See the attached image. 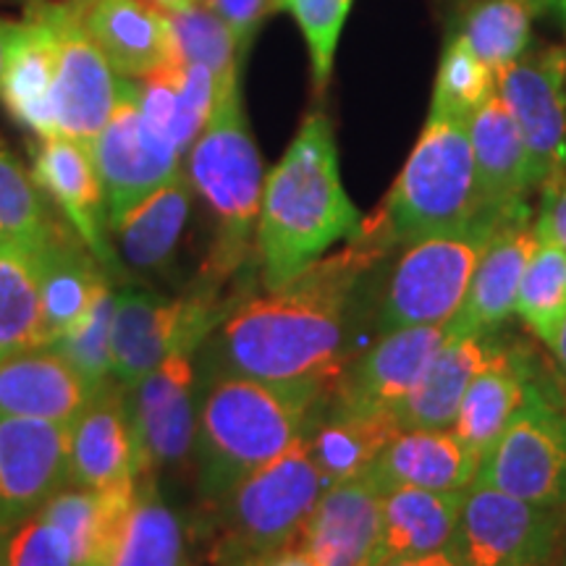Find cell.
I'll return each mask as SVG.
<instances>
[{
  "label": "cell",
  "instance_id": "cell-1",
  "mask_svg": "<svg viewBox=\"0 0 566 566\" xmlns=\"http://www.w3.org/2000/svg\"><path fill=\"white\" fill-rule=\"evenodd\" d=\"M388 252L363 226L342 252L323 254L265 294L247 296L221 323L218 370L265 384H334L354 294Z\"/></svg>",
  "mask_w": 566,
  "mask_h": 566
},
{
  "label": "cell",
  "instance_id": "cell-2",
  "mask_svg": "<svg viewBox=\"0 0 566 566\" xmlns=\"http://www.w3.org/2000/svg\"><path fill=\"white\" fill-rule=\"evenodd\" d=\"M363 223L346 195L334 126L325 113H310L281 160L265 174L254 226L263 286L275 289L294 279L331 247L359 233Z\"/></svg>",
  "mask_w": 566,
  "mask_h": 566
},
{
  "label": "cell",
  "instance_id": "cell-3",
  "mask_svg": "<svg viewBox=\"0 0 566 566\" xmlns=\"http://www.w3.org/2000/svg\"><path fill=\"white\" fill-rule=\"evenodd\" d=\"M331 386L265 384L216 370L200 391L195 438L197 488L205 504L292 449Z\"/></svg>",
  "mask_w": 566,
  "mask_h": 566
},
{
  "label": "cell",
  "instance_id": "cell-4",
  "mask_svg": "<svg viewBox=\"0 0 566 566\" xmlns=\"http://www.w3.org/2000/svg\"><path fill=\"white\" fill-rule=\"evenodd\" d=\"M184 174L216 221V242L202 275L226 281L250 258L265 184L263 158L247 124L242 82L218 97L210 122L189 147Z\"/></svg>",
  "mask_w": 566,
  "mask_h": 566
},
{
  "label": "cell",
  "instance_id": "cell-5",
  "mask_svg": "<svg viewBox=\"0 0 566 566\" xmlns=\"http://www.w3.org/2000/svg\"><path fill=\"white\" fill-rule=\"evenodd\" d=\"M478 212L470 122L428 113L420 139L396 176L391 192L375 218L363 226L386 250H394L459 229Z\"/></svg>",
  "mask_w": 566,
  "mask_h": 566
},
{
  "label": "cell",
  "instance_id": "cell-6",
  "mask_svg": "<svg viewBox=\"0 0 566 566\" xmlns=\"http://www.w3.org/2000/svg\"><path fill=\"white\" fill-rule=\"evenodd\" d=\"M323 491L321 472L300 438L279 459L205 504L216 525L212 558L221 566H233L265 562L292 548Z\"/></svg>",
  "mask_w": 566,
  "mask_h": 566
},
{
  "label": "cell",
  "instance_id": "cell-7",
  "mask_svg": "<svg viewBox=\"0 0 566 566\" xmlns=\"http://www.w3.org/2000/svg\"><path fill=\"white\" fill-rule=\"evenodd\" d=\"M499 218L478 212L459 229L405 244L380 304V334L449 323L462 307L472 273Z\"/></svg>",
  "mask_w": 566,
  "mask_h": 566
},
{
  "label": "cell",
  "instance_id": "cell-8",
  "mask_svg": "<svg viewBox=\"0 0 566 566\" xmlns=\"http://www.w3.org/2000/svg\"><path fill=\"white\" fill-rule=\"evenodd\" d=\"M221 283L205 279L184 296L145 289L116 292L113 310V378L134 388L145 375L181 352H197L237 304L221 296Z\"/></svg>",
  "mask_w": 566,
  "mask_h": 566
},
{
  "label": "cell",
  "instance_id": "cell-9",
  "mask_svg": "<svg viewBox=\"0 0 566 566\" xmlns=\"http://www.w3.org/2000/svg\"><path fill=\"white\" fill-rule=\"evenodd\" d=\"M562 509L472 483L446 551L462 566H543L562 551Z\"/></svg>",
  "mask_w": 566,
  "mask_h": 566
},
{
  "label": "cell",
  "instance_id": "cell-10",
  "mask_svg": "<svg viewBox=\"0 0 566 566\" xmlns=\"http://www.w3.org/2000/svg\"><path fill=\"white\" fill-rule=\"evenodd\" d=\"M475 483L564 512L566 409L541 384L530 388L525 405L480 459Z\"/></svg>",
  "mask_w": 566,
  "mask_h": 566
},
{
  "label": "cell",
  "instance_id": "cell-11",
  "mask_svg": "<svg viewBox=\"0 0 566 566\" xmlns=\"http://www.w3.org/2000/svg\"><path fill=\"white\" fill-rule=\"evenodd\" d=\"M90 150L103 181L111 226L184 171V153L145 122L137 101V82L126 76L116 108Z\"/></svg>",
  "mask_w": 566,
  "mask_h": 566
},
{
  "label": "cell",
  "instance_id": "cell-12",
  "mask_svg": "<svg viewBox=\"0 0 566 566\" xmlns=\"http://www.w3.org/2000/svg\"><path fill=\"white\" fill-rule=\"evenodd\" d=\"M134 475H158L195 454L200 386L195 352L174 354L129 388Z\"/></svg>",
  "mask_w": 566,
  "mask_h": 566
},
{
  "label": "cell",
  "instance_id": "cell-13",
  "mask_svg": "<svg viewBox=\"0 0 566 566\" xmlns=\"http://www.w3.org/2000/svg\"><path fill=\"white\" fill-rule=\"evenodd\" d=\"M495 92L525 139L535 189L566 174V48L516 59L495 76Z\"/></svg>",
  "mask_w": 566,
  "mask_h": 566
},
{
  "label": "cell",
  "instance_id": "cell-14",
  "mask_svg": "<svg viewBox=\"0 0 566 566\" xmlns=\"http://www.w3.org/2000/svg\"><path fill=\"white\" fill-rule=\"evenodd\" d=\"M53 11L59 13V61L51 101L55 137L92 147L116 108L124 76L84 30V9Z\"/></svg>",
  "mask_w": 566,
  "mask_h": 566
},
{
  "label": "cell",
  "instance_id": "cell-15",
  "mask_svg": "<svg viewBox=\"0 0 566 566\" xmlns=\"http://www.w3.org/2000/svg\"><path fill=\"white\" fill-rule=\"evenodd\" d=\"M449 338L446 325H415L380 334L357 363L336 375L328 399L363 415L396 417Z\"/></svg>",
  "mask_w": 566,
  "mask_h": 566
},
{
  "label": "cell",
  "instance_id": "cell-16",
  "mask_svg": "<svg viewBox=\"0 0 566 566\" xmlns=\"http://www.w3.org/2000/svg\"><path fill=\"white\" fill-rule=\"evenodd\" d=\"M69 485V424L0 415V522L21 525Z\"/></svg>",
  "mask_w": 566,
  "mask_h": 566
},
{
  "label": "cell",
  "instance_id": "cell-17",
  "mask_svg": "<svg viewBox=\"0 0 566 566\" xmlns=\"http://www.w3.org/2000/svg\"><path fill=\"white\" fill-rule=\"evenodd\" d=\"M535 244L533 210L527 202H516L501 212L462 307L446 323L449 336H493L514 315L516 292Z\"/></svg>",
  "mask_w": 566,
  "mask_h": 566
},
{
  "label": "cell",
  "instance_id": "cell-18",
  "mask_svg": "<svg viewBox=\"0 0 566 566\" xmlns=\"http://www.w3.org/2000/svg\"><path fill=\"white\" fill-rule=\"evenodd\" d=\"M32 176L48 200L61 210L69 229L95 254L105 273H122L116 250L111 242L108 205L101 174L90 147L66 137L40 139L32 147Z\"/></svg>",
  "mask_w": 566,
  "mask_h": 566
},
{
  "label": "cell",
  "instance_id": "cell-19",
  "mask_svg": "<svg viewBox=\"0 0 566 566\" xmlns=\"http://www.w3.org/2000/svg\"><path fill=\"white\" fill-rule=\"evenodd\" d=\"M384 495L367 472L328 485L296 537L300 551L315 566H370Z\"/></svg>",
  "mask_w": 566,
  "mask_h": 566
},
{
  "label": "cell",
  "instance_id": "cell-20",
  "mask_svg": "<svg viewBox=\"0 0 566 566\" xmlns=\"http://www.w3.org/2000/svg\"><path fill=\"white\" fill-rule=\"evenodd\" d=\"M134 478L129 388L108 378L69 422V485L101 491Z\"/></svg>",
  "mask_w": 566,
  "mask_h": 566
},
{
  "label": "cell",
  "instance_id": "cell-21",
  "mask_svg": "<svg viewBox=\"0 0 566 566\" xmlns=\"http://www.w3.org/2000/svg\"><path fill=\"white\" fill-rule=\"evenodd\" d=\"M59 61V13H27L11 24L0 101L17 124L38 139L55 137L53 80Z\"/></svg>",
  "mask_w": 566,
  "mask_h": 566
},
{
  "label": "cell",
  "instance_id": "cell-22",
  "mask_svg": "<svg viewBox=\"0 0 566 566\" xmlns=\"http://www.w3.org/2000/svg\"><path fill=\"white\" fill-rule=\"evenodd\" d=\"M478 467L480 457L454 430H399L365 472L384 493L394 488L462 493L475 483Z\"/></svg>",
  "mask_w": 566,
  "mask_h": 566
},
{
  "label": "cell",
  "instance_id": "cell-23",
  "mask_svg": "<svg viewBox=\"0 0 566 566\" xmlns=\"http://www.w3.org/2000/svg\"><path fill=\"white\" fill-rule=\"evenodd\" d=\"M92 394L95 388L51 344L0 363V415L69 424Z\"/></svg>",
  "mask_w": 566,
  "mask_h": 566
},
{
  "label": "cell",
  "instance_id": "cell-24",
  "mask_svg": "<svg viewBox=\"0 0 566 566\" xmlns=\"http://www.w3.org/2000/svg\"><path fill=\"white\" fill-rule=\"evenodd\" d=\"M82 21L111 66L126 80H142L179 61L168 13L147 0H90Z\"/></svg>",
  "mask_w": 566,
  "mask_h": 566
},
{
  "label": "cell",
  "instance_id": "cell-25",
  "mask_svg": "<svg viewBox=\"0 0 566 566\" xmlns=\"http://www.w3.org/2000/svg\"><path fill=\"white\" fill-rule=\"evenodd\" d=\"M472 163H475L478 210L501 216L516 202H527L535 189L520 126L499 92L470 118Z\"/></svg>",
  "mask_w": 566,
  "mask_h": 566
},
{
  "label": "cell",
  "instance_id": "cell-26",
  "mask_svg": "<svg viewBox=\"0 0 566 566\" xmlns=\"http://www.w3.org/2000/svg\"><path fill=\"white\" fill-rule=\"evenodd\" d=\"M462 493L422 491V488H394L384 495L380 530L370 566L407 562L449 548L454 535Z\"/></svg>",
  "mask_w": 566,
  "mask_h": 566
},
{
  "label": "cell",
  "instance_id": "cell-27",
  "mask_svg": "<svg viewBox=\"0 0 566 566\" xmlns=\"http://www.w3.org/2000/svg\"><path fill=\"white\" fill-rule=\"evenodd\" d=\"M137 478L101 488L66 485L40 509L66 537L74 566H111L126 514L134 501Z\"/></svg>",
  "mask_w": 566,
  "mask_h": 566
},
{
  "label": "cell",
  "instance_id": "cell-28",
  "mask_svg": "<svg viewBox=\"0 0 566 566\" xmlns=\"http://www.w3.org/2000/svg\"><path fill=\"white\" fill-rule=\"evenodd\" d=\"M501 342L493 336H449L420 384L396 412L401 430H451L472 378L491 363Z\"/></svg>",
  "mask_w": 566,
  "mask_h": 566
},
{
  "label": "cell",
  "instance_id": "cell-29",
  "mask_svg": "<svg viewBox=\"0 0 566 566\" xmlns=\"http://www.w3.org/2000/svg\"><path fill=\"white\" fill-rule=\"evenodd\" d=\"M533 386L527 352L501 342L491 363L472 378L451 430L483 459L495 438L504 433L512 417L525 405Z\"/></svg>",
  "mask_w": 566,
  "mask_h": 566
},
{
  "label": "cell",
  "instance_id": "cell-30",
  "mask_svg": "<svg viewBox=\"0 0 566 566\" xmlns=\"http://www.w3.org/2000/svg\"><path fill=\"white\" fill-rule=\"evenodd\" d=\"M34 260H38L42 328H45V344H51L69 334L90 313L97 292L111 283V275L69 229V223Z\"/></svg>",
  "mask_w": 566,
  "mask_h": 566
},
{
  "label": "cell",
  "instance_id": "cell-31",
  "mask_svg": "<svg viewBox=\"0 0 566 566\" xmlns=\"http://www.w3.org/2000/svg\"><path fill=\"white\" fill-rule=\"evenodd\" d=\"M134 82L145 122L187 155L218 103V84L210 71L197 63L174 61Z\"/></svg>",
  "mask_w": 566,
  "mask_h": 566
},
{
  "label": "cell",
  "instance_id": "cell-32",
  "mask_svg": "<svg viewBox=\"0 0 566 566\" xmlns=\"http://www.w3.org/2000/svg\"><path fill=\"white\" fill-rule=\"evenodd\" d=\"M399 430V422L391 415L352 412L336 407L325 394L302 441L328 488L365 472Z\"/></svg>",
  "mask_w": 566,
  "mask_h": 566
},
{
  "label": "cell",
  "instance_id": "cell-33",
  "mask_svg": "<svg viewBox=\"0 0 566 566\" xmlns=\"http://www.w3.org/2000/svg\"><path fill=\"white\" fill-rule=\"evenodd\" d=\"M192 195V184L181 171L111 226L126 263L137 271H158L174 258L187 229Z\"/></svg>",
  "mask_w": 566,
  "mask_h": 566
},
{
  "label": "cell",
  "instance_id": "cell-34",
  "mask_svg": "<svg viewBox=\"0 0 566 566\" xmlns=\"http://www.w3.org/2000/svg\"><path fill=\"white\" fill-rule=\"evenodd\" d=\"M111 566H187V530L160 495L158 475L137 478Z\"/></svg>",
  "mask_w": 566,
  "mask_h": 566
},
{
  "label": "cell",
  "instance_id": "cell-35",
  "mask_svg": "<svg viewBox=\"0 0 566 566\" xmlns=\"http://www.w3.org/2000/svg\"><path fill=\"white\" fill-rule=\"evenodd\" d=\"M63 226L66 223L53 216L48 195L30 168L21 166L11 147L0 139V242L38 258Z\"/></svg>",
  "mask_w": 566,
  "mask_h": 566
},
{
  "label": "cell",
  "instance_id": "cell-36",
  "mask_svg": "<svg viewBox=\"0 0 566 566\" xmlns=\"http://www.w3.org/2000/svg\"><path fill=\"white\" fill-rule=\"evenodd\" d=\"M45 344L38 260L0 242V363Z\"/></svg>",
  "mask_w": 566,
  "mask_h": 566
},
{
  "label": "cell",
  "instance_id": "cell-37",
  "mask_svg": "<svg viewBox=\"0 0 566 566\" xmlns=\"http://www.w3.org/2000/svg\"><path fill=\"white\" fill-rule=\"evenodd\" d=\"M166 13L171 21L176 59L208 69L218 84V97L242 82L247 59L239 51L229 24L212 11L208 0Z\"/></svg>",
  "mask_w": 566,
  "mask_h": 566
},
{
  "label": "cell",
  "instance_id": "cell-38",
  "mask_svg": "<svg viewBox=\"0 0 566 566\" xmlns=\"http://www.w3.org/2000/svg\"><path fill=\"white\" fill-rule=\"evenodd\" d=\"M535 13L530 0H475L467 9L459 32L480 55V61L488 63L499 76L527 53Z\"/></svg>",
  "mask_w": 566,
  "mask_h": 566
},
{
  "label": "cell",
  "instance_id": "cell-39",
  "mask_svg": "<svg viewBox=\"0 0 566 566\" xmlns=\"http://www.w3.org/2000/svg\"><path fill=\"white\" fill-rule=\"evenodd\" d=\"M514 315L537 342L551 346L566 321V252L551 242H537L530 254Z\"/></svg>",
  "mask_w": 566,
  "mask_h": 566
},
{
  "label": "cell",
  "instance_id": "cell-40",
  "mask_svg": "<svg viewBox=\"0 0 566 566\" xmlns=\"http://www.w3.org/2000/svg\"><path fill=\"white\" fill-rule=\"evenodd\" d=\"M495 95V71L480 61L462 32L446 40L438 63L430 113L457 116L470 122L475 113Z\"/></svg>",
  "mask_w": 566,
  "mask_h": 566
},
{
  "label": "cell",
  "instance_id": "cell-41",
  "mask_svg": "<svg viewBox=\"0 0 566 566\" xmlns=\"http://www.w3.org/2000/svg\"><path fill=\"white\" fill-rule=\"evenodd\" d=\"M113 310H116V292L111 283H105L90 313L69 334L51 342L95 391L113 378Z\"/></svg>",
  "mask_w": 566,
  "mask_h": 566
},
{
  "label": "cell",
  "instance_id": "cell-42",
  "mask_svg": "<svg viewBox=\"0 0 566 566\" xmlns=\"http://www.w3.org/2000/svg\"><path fill=\"white\" fill-rule=\"evenodd\" d=\"M275 9L289 11L307 42L310 69L317 92L328 87L334 74L338 40L349 17L352 0H275Z\"/></svg>",
  "mask_w": 566,
  "mask_h": 566
},
{
  "label": "cell",
  "instance_id": "cell-43",
  "mask_svg": "<svg viewBox=\"0 0 566 566\" xmlns=\"http://www.w3.org/2000/svg\"><path fill=\"white\" fill-rule=\"evenodd\" d=\"M6 566H74L66 537L40 512L13 527Z\"/></svg>",
  "mask_w": 566,
  "mask_h": 566
},
{
  "label": "cell",
  "instance_id": "cell-44",
  "mask_svg": "<svg viewBox=\"0 0 566 566\" xmlns=\"http://www.w3.org/2000/svg\"><path fill=\"white\" fill-rule=\"evenodd\" d=\"M208 3L229 24L244 59L250 53L254 38H258V30L268 11L275 9V0H208Z\"/></svg>",
  "mask_w": 566,
  "mask_h": 566
},
{
  "label": "cell",
  "instance_id": "cell-45",
  "mask_svg": "<svg viewBox=\"0 0 566 566\" xmlns=\"http://www.w3.org/2000/svg\"><path fill=\"white\" fill-rule=\"evenodd\" d=\"M541 208L533 218L537 242H551L566 252V174L543 184Z\"/></svg>",
  "mask_w": 566,
  "mask_h": 566
},
{
  "label": "cell",
  "instance_id": "cell-46",
  "mask_svg": "<svg viewBox=\"0 0 566 566\" xmlns=\"http://www.w3.org/2000/svg\"><path fill=\"white\" fill-rule=\"evenodd\" d=\"M0 3H9L21 9V13H40L51 9H87L90 0H0Z\"/></svg>",
  "mask_w": 566,
  "mask_h": 566
},
{
  "label": "cell",
  "instance_id": "cell-47",
  "mask_svg": "<svg viewBox=\"0 0 566 566\" xmlns=\"http://www.w3.org/2000/svg\"><path fill=\"white\" fill-rule=\"evenodd\" d=\"M260 566H315V564H313V558L304 554V551L286 548V551H281V554L260 562Z\"/></svg>",
  "mask_w": 566,
  "mask_h": 566
},
{
  "label": "cell",
  "instance_id": "cell-48",
  "mask_svg": "<svg viewBox=\"0 0 566 566\" xmlns=\"http://www.w3.org/2000/svg\"><path fill=\"white\" fill-rule=\"evenodd\" d=\"M384 566H462V564H459L457 558L449 554V551H438V554H428V556H420V558H407V562H391V564H384Z\"/></svg>",
  "mask_w": 566,
  "mask_h": 566
},
{
  "label": "cell",
  "instance_id": "cell-49",
  "mask_svg": "<svg viewBox=\"0 0 566 566\" xmlns=\"http://www.w3.org/2000/svg\"><path fill=\"white\" fill-rule=\"evenodd\" d=\"M548 349L554 352L556 365H558V373H562V380H564V386H566V321H564V325H562V331H558L556 342L551 344Z\"/></svg>",
  "mask_w": 566,
  "mask_h": 566
},
{
  "label": "cell",
  "instance_id": "cell-50",
  "mask_svg": "<svg viewBox=\"0 0 566 566\" xmlns=\"http://www.w3.org/2000/svg\"><path fill=\"white\" fill-rule=\"evenodd\" d=\"M11 24H13V21H6V19H0V82H3V69H6V51H9Z\"/></svg>",
  "mask_w": 566,
  "mask_h": 566
},
{
  "label": "cell",
  "instance_id": "cell-51",
  "mask_svg": "<svg viewBox=\"0 0 566 566\" xmlns=\"http://www.w3.org/2000/svg\"><path fill=\"white\" fill-rule=\"evenodd\" d=\"M147 3L158 6L160 11H179V9H187V6L202 3V0H147Z\"/></svg>",
  "mask_w": 566,
  "mask_h": 566
},
{
  "label": "cell",
  "instance_id": "cell-52",
  "mask_svg": "<svg viewBox=\"0 0 566 566\" xmlns=\"http://www.w3.org/2000/svg\"><path fill=\"white\" fill-rule=\"evenodd\" d=\"M11 533H13V527L3 525V522H0V566H6V562H9V541H11Z\"/></svg>",
  "mask_w": 566,
  "mask_h": 566
},
{
  "label": "cell",
  "instance_id": "cell-53",
  "mask_svg": "<svg viewBox=\"0 0 566 566\" xmlns=\"http://www.w3.org/2000/svg\"><path fill=\"white\" fill-rule=\"evenodd\" d=\"M530 3L535 6V11H543V9L564 11L566 9V0H530Z\"/></svg>",
  "mask_w": 566,
  "mask_h": 566
},
{
  "label": "cell",
  "instance_id": "cell-54",
  "mask_svg": "<svg viewBox=\"0 0 566 566\" xmlns=\"http://www.w3.org/2000/svg\"><path fill=\"white\" fill-rule=\"evenodd\" d=\"M556 566H566V548L558 551V564Z\"/></svg>",
  "mask_w": 566,
  "mask_h": 566
},
{
  "label": "cell",
  "instance_id": "cell-55",
  "mask_svg": "<svg viewBox=\"0 0 566 566\" xmlns=\"http://www.w3.org/2000/svg\"><path fill=\"white\" fill-rule=\"evenodd\" d=\"M562 548H566V506H564V541H562Z\"/></svg>",
  "mask_w": 566,
  "mask_h": 566
},
{
  "label": "cell",
  "instance_id": "cell-56",
  "mask_svg": "<svg viewBox=\"0 0 566 566\" xmlns=\"http://www.w3.org/2000/svg\"><path fill=\"white\" fill-rule=\"evenodd\" d=\"M558 564V554L554 556V558H551V562H546V564H543V566H556Z\"/></svg>",
  "mask_w": 566,
  "mask_h": 566
},
{
  "label": "cell",
  "instance_id": "cell-57",
  "mask_svg": "<svg viewBox=\"0 0 566 566\" xmlns=\"http://www.w3.org/2000/svg\"><path fill=\"white\" fill-rule=\"evenodd\" d=\"M233 566H260V562H244V564H233Z\"/></svg>",
  "mask_w": 566,
  "mask_h": 566
},
{
  "label": "cell",
  "instance_id": "cell-58",
  "mask_svg": "<svg viewBox=\"0 0 566 566\" xmlns=\"http://www.w3.org/2000/svg\"><path fill=\"white\" fill-rule=\"evenodd\" d=\"M562 13H564V17H566V9H564V11H562Z\"/></svg>",
  "mask_w": 566,
  "mask_h": 566
}]
</instances>
